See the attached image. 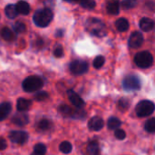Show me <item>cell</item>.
I'll use <instances>...</instances> for the list:
<instances>
[{"label": "cell", "mask_w": 155, "mask_h": 155, "mask_svg": "<svg viewBox=\"0 0 155 155\" xmlns=\"http://www.w3.org/2000/svg\"><path fill=\"white\" fill-rule=\"evenodd\" d=\"M54 18V14L50 8H41L35 11L33 20L36 26L38 27H46L50 25Z\"/></svg>", "instance_id": "1"}, {"label": "cell", "mask_w": 155, "mask_h": 155, "mask_svg": "<svg viewBox=\"0 0 155 155\" xmlns=\"http://www.w3.org/2000/svg\"><path fill=\"white\" fill-rule=\"evenodd\" d=\"M86 30L93 35L103 37L106 35V27L105 25L97 18H89L86 21L85 25Z\"/></svg>", "instance_id": "2"}, {"label": "cell", "mask_w": 155, "mask_h": 155, "mask_svg": "<svg viewBox=\"0 0 155 155\" xmlns=\"http://www.w3.org/2000/svg\"><path fill=\"white\" fill-rule=\"evenodd\" d=\"M44 85L43 80L36 75H31L25 78L22 84L24 91L26 93H33L41 89Z\"/></svg>", "instance_id": "3"}, {"label": "cell", "mask_w": 155, "mask_h": 155, "mask_svg": "<svg viewBox=\"0 0 155 155\" xmlns=\"http://www.w3.org/2000/svg\"><path fill=\"white\" fill-rule=\"evenodd\" d=\"M134 63L140 68H149L153 63V54L148 51L140 52L134 56Z\"/></svg>", "instance_id": "4"}, {"label": "cell", "mask_w": 155, "mask_h": 155, "mask_svg": "<svg viewBox=\"0 0 155 155\" xmlns=\"http://www.w3.org/2000/svg\"><path fill=\"white\" fill-rule=\"evenodd\" d=\"M155 110V104L148 100H143L138 103L135 108L136 114L139 117H146L151 115Z\"/></svg>", "instance_id": "5"}, {"label": "cell", "mask_w": 155, "mask_h": 155, "mask_svg": "<svg viewBox=\"0 0 155 155\" xmlns=\"http://www.w3.org/2000/svg\"><path fill=\"white\" fill-rule=\"evenodd\" d=\"M123 86L126 91H137L141 88V81L136 75H127L123 81Z\"/></svg>", "instance_id": "6"}, {"label": "cell", "mask_w": 155, "mask_h": 155, "mask_svg": "<svg viewBox=\"0 0 155 155\" xmlns=\"http://www.w3.org/2000/svg\"><path fill=\"white\" fill-rule=\"evenodd\" d=\"M88 68H89L88 64L83 60L73 61L69 65V69H70L71 73L75 75H80V74H85L88 71Z\"/></svg>", "instance_id": "7"}, {"label": "cell", "mask_w": 155, "mask_h": 155, "mask_svg": "<svg viewBox=\"0 0 155 155\" xmlns=\"http://www.w3.org/2000/svg\"><path fill=\"white\" fill-rule=\"evenodd\" d=\"M11 142L17 144H24L28 140V134L23 131H13L9 134Z\"/></svg>", "instance_id": "8"}, {"label": "cell", "mask_w": 155, "mask_h": 155, "mask_svg": "<svg viewBox=\"0 0 155 155\" xmlns=\"http://www.w3.org/2000/svg\"><path fill=\"white\" fill-rule=\"evenodd\" d=\"M129 46L132 48H139L143 43V35L140 32H134L129 38Z\"/></svg>", "instance_id": "9"}, {"label": "cell", "mask_w": 155, "mask_h": 155, "mask_svg": "<svg viewBox=\"0 0 155 155\" xmlns=\"http://www.w3.org/2000/svg\"><path fill=\"white\" fill-rule=\"evenodd\" d=\"M12 123L17 126H25L29 123V116L24 112L16 113L12 117Z\"/></svg>", "instance_id": "10"}, {"label": "cell", "mask_w": 155, "mask_h": 155, "mask_svg": "<svg viewBox=\"0 0 155 155\" xmlns=\"http://www.w3.org/2000/svg\"><path fill=\"white\" fill-rule=\"evenodd\" d=\"M67 95H68V98H69L70 102L72 103V104H73L74 107H76V108H78V109H82V108L84 107V100H83V99H82L74 91L69 90V91L67 92Z\"/></svg>", "instance_id": "11"}, {"label": "cell", "mask_w": 155, "mask_h": 155, "mask_svg": "<svg viewBox=\"0 0 155 155\" xmlns=\"http://www.w3.org/2000/svg\"><path fill=\"white\" fill-rule=\"evenodd\" d=\"M104 125V120L100 117H93L91 118V120L89 121L88 123V128L89 130L91 131H94V132H97V131H100L103 129Z\"/></svg>", "instance_id": "12"}, {"label": "cell", "mask_w": 155, "mask_h": 155, "mask_svg": "<svg viewBox=\"0 0 155 155\" xmlns=\"http://www.w3.org/2000/svg\"><path fill=\"white\" fill-rule=\"evenodd\" d=\"M12 105L8 102H5L0 104V122L4 121L11 113Z\"/></svg>", "instance_id": "13"}, {"label": "cell", "mask_w": 155, "mask_h": 155, "mask_svg": "<svg viewBox=\"0 0 155 155\" xmlns=\"http://www.w3.org/2000/svg\"><path fill=\"white\" fill-rule=\"evenodd\" d=\"M107 12L110 15H118L120 12V5H119V0H110L107 3L106 5Z\"/></svg>", "instance_id": "14"}, {"label": "cell", "mask_w": 155, "mask_h": 155, "mask_svg": "<svg viewBox=\"0 0 155 155\" xmlns=\"http://www.w3.org/2000/svg\"><path fill=\"white\" fill-rule=\"evenodd\" d=\"M32 105V102L25 98H19L16 103V108L18 112H25L30 109Z\"/></svg>", "instance_id": "15"}, {"label": "cell", "mask_w": 155, "mask_h": 155, "mask_svg": "<svg viewBox=\"0 0 155 155\" xmlns=\"http://www.w3.org/2000/svg\"><path fill=\"white\" fill-rule=\"evenodd\" d=\"M15 6H16V9H17L18 14H20V15H28L30 13V5L25 1L21 0V1L17 2L16 5H15Z\"/></svg>", "instance_id": "16"}, {"label": "cell", "mask_w": 155, "mask_h": 155, "mask_svg": "<svg viewBox=\"0 0 155 155\" xmlns=\"http://www.w3.org/2000/svg\"><path fill=\"white\" fill-rule=\"evenodd\" d=\"M153 26H154L153 21L148 17H143L140 21V28L144 32L151 31L153 28Z\"/></svg>", "instance_id": "17"}, {"label": "cell", "mask_w": 155, "mask_h": 155, "mask_svg": "<svg viewBox=\"0 0 155 155\" xmlns=\"http://www.w3.org/2000/svg\"><path fill=\"white\" fill-rule=\"evenodd\" d=\"M115 26L119 32H125L129 29V22L125 18H119L115 22Z\"/></svg>", "instance_id": "18"}, {"label": "cell", "mask_w": 155, "mask_h": 155, "mask_svg": "<svg viewBox=\"0 0 155 155\" xmlns=\"http://www.w3.org/2000/svg\"><path fill=\"white\" fill-rule=\"evenodd\" d=\"M1 36L3 37V39H5V41H13L15 39V35L14 34V32L9 29L8 27H3L1 32Z\"/></svg>", "instance_id": "19"}, {"label": "cell", "mask_w": 155, "mask_h": 155, "mask_svg": "<svg viewBox=\"0 0 155 155\" xmlns=\"http://www.w3.org/2000/svg\"><path fill=\"white\" fill-rule=\"evenodd\" d=\"M5 13L6 15V16L10 19H14L17 16L18 12L16 9V6L15 5H6L5 9Z\"/></svg>", "instance_id": "20"}, {"label": "cell", "mask_w": 155, "mask_h": 155, "mask_svg": "<svg viewBox=\"0 0 155 155\" xmlns=\"http://www.w3.org/2000/svg\"><path fill=\"white\" fill-rule=\"evenodd\" d=\"M122 123L120 121V119H118L117 117H111L109 120H108V123H107V125H108V128L110 130H115V129H119V127L121 126Z\"/></svg>", "instance_id": "21"}, {"label": "cell", "mask_w": 155, "mask_h": 155, "mask_svg": "<svg viewBox=\"0 0 155 155\" xmlns=\"http://www.w3.org/2000/svg\"><path fill=\"white\" fill-rule=\"evenodd\" d=\"M52 127V123L47 119H42L37 124V128L41 131H48Z\"/></svg>", "instance_id": "22"}, {"label": "cell", "mask_w": 155, "mask_h": 155, "mask_svg": "<svg viewBox=\"0 0 155 155\" xmlns=\"http://www.w3.org/2000/svg\"><path fill=\"white\" fill-rule=\"evenodd\" d=\"M87 151H88V153L90 155H100L99 145L95 142H92L89 143V145L87 147Z\"/></svg>", "instance_id": "23"}, {"label": "cell", "mask_w": 155, "mask_h": 155, "mask_svg": "<svg viewBox=\"0 0 155 155\" xmlns=\"http://www.w3.org/2000/svg\"><path fill=\"white\" fill-rule=\"evenodd\" d=\"M59 111L61 112L62 114H64V116H70V117H74V111L70 108L68 105L66 104H62L60 107H59Z\"/></svg>", "instance_id": "24"}, {"label": "cell", "mask_w": 155, "mask_h": 155, "mask_svg": "<svg viewBox=\"0 0 155 155\" xmlns=\"http://www.w3.org/2000/svg\"><path fill=\"white\" fill-rule=\"evenodd\" d=\"M59 149H60V151H61L63 153L67 154V153H70L72 152L73 147H72V144H71L69 142L64 141V142L61 143V144L59 145Z\"/></svg>", "instance_id": "25"}, {"label": "cell", "mask_w": 155, "mask_h": 155, "mask_svg": "<svg viewBox=\"0 0 155 155\" xmlns=\"http://www.w3.org/2000/svg\"><path fill=\"white\" fill-rule=\"evenodd\" d=\"M13 28H14V31H15L16 34H23V33H25V30H26L25 25L23 22H21V21L15 22V25H14V26H13Z\"/></svg>", "instance_id": "26"}, {"label": "cell", "mask_w": 155, "mask_h": 155, "mask_svg": "<svg viewBox=\"0 0 155 155\" xmlns=\"http://www.w3.org/2000/svg\"><path fill=\"white\" fill-rule=\"evenodd\" d=\"M80 5L85 9H94L96 3L94 0H80Z\"/></svg>", "instance_id": "27"}, {"label": "cell", "mask_w": 155, "mask_h": 155, "mask_svg": "<svg viewBox=\"0 0 155 155\" xmlns=\"http://www.w3.org/2000/svg\"><path fill=\"white\" fill-rule=\"evenodd\" d=\"M137 4H138L137 0H123L122 6L124 9H131V8L135 7Z\"/></svg>", "instance_id": "28"}, {"label": "cell", "mask_w": 155, "mask_h": 155, "mask_svg": "<svg viewBox=\"0 0 155 155\" xmlns=\"http://www.w3.org/2000/svg\"><path fill=\"white\" fill-rule=\"evenodd\" d=\"M145 130L148 133L155 132V118H151L145 123Z\"/></svg>", "instance_id": "29"}, {"label": "cell", "mask_w": 155, "mask_h": 155, "mask_svg": "<svg viewBox=\"0 0 155 155\" xmlns=\"http://www.w3.org/2000/svg\"><path fill=\"white\" fill-rule=\"evenodd\" d=\"M104 62H105L104 57L102 56V55H98L94 60V67L96 68V69H99V68H101L104 65Z\"/></svg>", "instance_id": "30"}, {"label": "cell", "mask_w": 155, "mask_h": 155, "mask_svg": "<svg viewBox=\"0 0 155 155\" xmlns=\"http://www.w3.org/2000/svg\"><path fill=\"white\" fill-rule=\"evenodd\" d=\"M130 106V101L126 98H122L119 100L118 102V108H120L121 110L124 111L127 110Z\"/></svg>", "instance_id": "31"}, {"label": "cell", "mask_w": 155, "mask_h": 155, "mask_svg": "<svg viewBox=\"0 0 155 155\" xmlns=\"http://www.w3.org/2000/svg\"><path fill=\"white\" fill-rule=\"evenodd\" d=\"M34 152H35L37 153H40V154L45 155V153H46V147L43 143H37L34 147Z\"/></svg>", "instance_id": "32"}, {"label": "cell", "mask_w": 155, "mask_h": 155, "mask_svg": "<svg viewBox=\"0 0 155 155\" xmlns=\"http://www.w3.org/2000/svg\"><path fill=\"white\" fill-rule=\"evenodd\" d=\"M36 101H45L48 98V94L46 92H39L35 96Z\"/></svg>", "instance_id": "33"}, {"label": "cell", "mask_w": 155, "mask_h": 155, "mask_svg": "<svg viewBox=\"0 0 155 155\" xmlns=\"http://www.w3.org/2000/svg\"><path fill=\"white\" fill-rule=\"evenodd\" d=\"M114 135L118 140H124L125 137H126V133L122 129H116V131L114 133Z\"/></svg>", "instance_id": "34"}, {"label": "cell", "mask_w": 155, "mask_h": 155, "mask_svg": "<svg viewBox=\"0 0 155 155\" xmlns=\"http://www.w3.org/2000/svg\"><path fill=\"white\" fill-rule=\"evenodd\" d=\"M54 54L55 57L59 58V57H62L64 55V49L61 45H57L54 50Z\"/></svg>", "instance_id": "35"}, {"label": "cell", "mask_w": 155, "mask_h": 155, "mask_svg": "<svg viewBox=\"0 0 155 155\" xmlns=\"http://www.w3.org/2000/svg\"><path fill=\"white\" fill-rule=\"evenodd\" d=\"M6 147H7V143H6L5 140L0 137V151L5 150Z\"/></svg>", "instance_id": "36"}, {"label": "cell", "mask_w": 155, "mask_h": 155, "mask_svg": "<svg viewBox=\"0 0 155 155\" xmlns=\"http://www.w3.org/2000/svg\"><path fill=\"white\" fill-rule=\"evenodd\" d=\"M63 35H64V31H63L62 29H58V30L56 31V33H55V35H56L57 37H62Z\"/></svg>", "instance_id": "37"}, {"label": "cell", "mask_w": 155, "mask_h": 155, "mask_svg": "<svg viewBox=\"0 0 155 155\" xmlns=\"http://www.w3.org/2000/svg\"><path fill=\"white\" fill-rule=\"evenodd\" d=\"M65 2H69V3H76V2H80V0H64Z\"/></svg>", "instance_id": "38"}, {"label": "cell", "mask_w": 155, "mask_h": 155, "mask_svg": "<svg viewBox=\"0 0 155 155\" xmlns=\"http://www.w3.org/2000/svg\"><path fill=\"white\" fill-rule=\"evenodd\" d=\"M31 155H44V154H40V153H35V152H34Z\"/></svg>", "instance_id": "39"}]
</instances>
